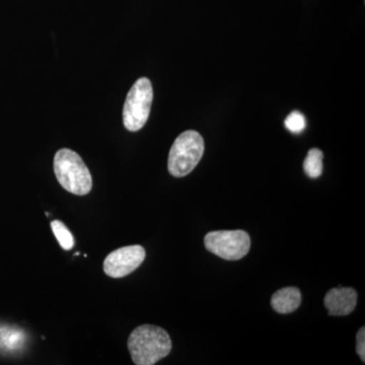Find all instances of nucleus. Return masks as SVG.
Returning <instances> with one entry per match:
<instances>
[{
    "label": "nucleus",
    "mask_w": 365,
    "mask_h": 365,
    "mask_svg": "<svg viewBox=\"0 0 365 365\" xmlns=\"http://www.w3.org/2000/svg\"><path fill=\"white\" fill-rule=\"evenodd\" d=\"M54 173L59 184L74 195H88L93 188L90 170L76 151L68 148L57 151L54 157Z\"/></svg>",
    "instance_id": "f03ea898"
},
{
    "label": "nucleus",
    "mask_w": 365,
    "mask_h": 365,
    "mask_svg": "<svg viewBox=\"0 0 365 365\" xmlns=\"http://www.w3.org/2000/svg\"><path fill=\"white\" fill-rule=\"evenodd\" d=\"M204 153V139L197 131L182 132L170 150L168 169L176 178L187 176L195 169Z\"/></svg>",
    "instance_id": "7ed1b4c3"
},
{
    "label": "nucleus",
    "mask_w": 365,
    "mask_h": 365,
    "mask_svg": "<svg viewBox=\"0 0 365 365\" xmlns=\"http://www.w3.org/2000/svg\"><path fill=\"white\" fill-rule=\"evenodd\" d=\"M153 90L150 79L139 78L127 95L123 109L125 128L131 132L140 130L150 117Z\"/></svg>",
    "instance_id": "20e7f679"
},
{
    "label": "nucleus",
    "mask_w": 365,
    "mask_h": 365,
    "mask_svg": "<svg viewBox=\"0 0 365 365\" xmlns=\"http://www.w3.org/2000/svg\"><path fill=\"white\" fill-rule=\"evenodd\" d=\"M324 155L318 148H312L307 153L306 160L304 162V170L309 178H319L323 173Z\"/></svg>",
    "instance_id": "1a4fd4ad"
},
{
    "label": "nucleus",
    "mask_w": 365,
    "mask_h": 365,
    "mask_svg": "<svg viewBox=\"0 0 365 365\" xmlns=\"http://www.w3.org/2000/svg\"><path fill=\"white\" fill-rule=\"evenodd\" d=\"M356 350L360 359L364 362L365 360V330L364 327L360 329L356 338Z\"/></svg>",
    "instance_id": "f8f14e48"
},
{
    "label": "nucleus",
    "mask_w": 365,
    "mask_h": 365,
    "mask_svg": "<svg viewBox=\"0 0 365 365\" xmlns=\"http://www.w3.org/2000/svg\"><path fill=\"white\" fill-rule=\"evenodd\" d=\"M206 249L215 256L228 261H237L249 253L250 235L244 230H217L206 235Z\"/></svg>",
    "instance_id": "39448f33"
},
{
    "label": "nucleus",
    "mask_w": 365,
    "mask_h": 365,
    "mask_svg": "<svg viewBox=\"0 0 365 365\" xmlns=\"http://www.w3.org/2000/svg\"><path fill=\"white\" fill-rule=\"evenodd\" d=\"M145 255V250L139 245L115 250L106 257L104 272L111 278L125 277L143 263Z\"/></svg>",
    "instance_id": "423d86ee"
},
{
    "label": "nucleus",
    "mask_w": 365,
    "mask_h": 365,
    "mask_svg": "<svg viewBox=\"0 0 365 365\" xmlns=\"http://www.w3.org/2000/svg\"><path fill=\"white\" fill-rule=\"evenodd\" d=\"M357 292L353 288H333L325 297V307L331 316H347L354 311Z\"/></svg>",
    "instance_id": "0eeeda50"
},
{
    "label": "nucleus",
    "mask_w": 365,
    "mask_h": 365,
    "mask_svg": "<svg viewBox=\"0 0 365 365\" xmlns=\"http://www.w3.org/2000/svg\"><path fill=\"white\" fill-rule=\"evenodd\" d=\"M302 304V294L299 288L285 287L272 295L271 304L277 313L290 314L297 311Z\"/></svg>",
    "instance_id": "6e6552de"
},
{
    "label": "nucleus",
    "mask_w": 365,
    "mask_h": 365,
    "mask_svg": "<svg viewBox=\"0 0 365 365\" xmlns=\"http://www.w3.org/2000/svg\"><path fill=\"white\" fill-rule=\"evenodd\" d=\"M285 127L292 133H300L306 129V118L299 111L290 113L285 119Z\"/></svg>",
    "instance_id": "9b49d317"
},
{
    "label": "nucleus",
    "mask_w": 365,
    "mask_h": 365,
    "mask_svg": "<svg viewBox=\"0 0 365 365\" xmlns=\"http://www.w3.org/2000/svg\"><path fill=\"white\" fill-rule=\"evenodd\" d=\"M128 349L136 365H153L172 351L173 344L165 329L143 325L134 329L129 336Z\"/></svg>",
    "instance_id": "f257e3e1"
},
{
    "label": "nucleus",
    "mask_w": 365,
    "mask_h": 365,
    "mask_svg": "<svg viewBox=\"0 0 365 365\" xmlns=\"http://www.w3.org/2000/svg\"><path fill=\"white\" fill-rule=\"evenodd\" d=\"M51 228L53 234H54L62 249L69 251V250L73 248L74 245H76L73 235L63 222H60V220H53Z\"/></svg>",
    "instance_id": "9d476101"
}]
</instances>
